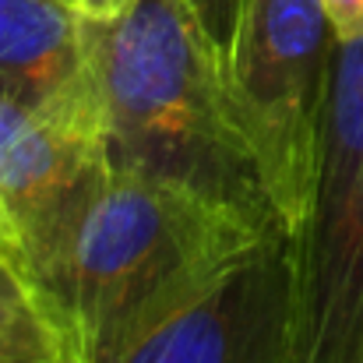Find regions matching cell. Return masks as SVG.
I'll return each mask as SVG.
<instances>
[{
	"label": "cell",
	"mask_w": 363,
	"mask_h": 363,
	"mask_svg": "<svg viewBox=\"0 0 363 363\" xmlns=\"http://www.w3.org/2000/svg\"><path fill=\"white\" fill-rule=\"evenodd\" d=\"M82 28L113 173L194 191L261 233L289 230L187 0H134L113 18L82 14Z\"/></svg>",
	"instance_id": "6da1fadb"
},
{
	"label": "cell",
	"mask_w": 363,
	"mask_h": 363,
	"mask_svg": "<svg viewBox=\"0 0 363 363\" xmlns=\"http://www.w3.org/2000/svg\"><path fill=\"white\" fill-rule=\"evenodd\" d=\"M268 237L194 191L113 173L46 314L82 363H123Z\"/></svg>",
	"instance_id": "7a4b0ae2"
},
{
	"label": "cell",
	"mask_w": 363,
	"mask_h": 363,
	"mask_svg": "<svg viewBox=\"0 0 363 363\" xmlns=\"http://www.w3.org/2000/svg\"><path fill=\"white\" fill-rule=\"evenodd\" d=\"M335 46L321 0H243L223 60L233 110L293 233L314 201Z\"/></svg>",
	"instance_id": "3957f363"
},
{
	"label": "cell",
	"mask_w": 363,
	"mask_h": 363,
	"mask_svg": "<svg viewBox=\"0 0 363 363\" xmlns=\"http://www.w3.org/2000/svg\"><path fill=\"white\" fill-rule=\"evenodd\" d=\"M300 254L303 363H363V39L335 46L321 166Z\"/></svg>",
	"instance_id": "277c9868"
},
{
	"label": "cell",
	"mask_w": 363,
	"mask_h": 363,
	"mask_svg": "<svg viewBox=\"0 0 363 363\" xmlns=\"http://www.w3.org/2000/svg\"><path fill=\"white\" fill-rule=\"evenodd\" d=\"M110 177L96 96L35 110L0 92V216L39 286L43 311Z\"/></svg>",
	"instance_id": "5b68a950"
},
{
	"label": "cell",
	"mask_w": 363,
	"mask_h": 363,
	"mask_svg": "<svg viewBox=\"0 0 363 363\" xmlns=\"http://www.w3.org/2000/svg\"><path fill=\"white\" fill-rule=\"evenodd\" d=\"M300 275V233H275L123 363H303Z\"/></svg>",
	"instance_id": "8992f818"
},
{
	"label": "cell",
	"mask_w": 363,
	"mask_h": 363,
	"mask_svg": "<svg viewBox=\"0 0 363 363\" xmlns=\"http://www.w3.org/2000/svg\"><path fill=\"white\" fill-rule=\"evenodd\" d=\"M0 92L35 110L96 96L74 4L0 0Z\"/></svg>",
	"instance_id": "52a82bcc"
},
{
	"label": "cell",
	"mask_w": 363,
	"mask_h": 363,
	"mask_svg": "<svg viewBox=\"0 0 363 363\" xmlns=\"http://www.w3.org/2000/svg\"><path fill=\"white\" fill-rule=\"evenodd\" d=\"M0 363H82L67 346L64 332L46 318L32 314L21 325L0 332Z\"/></svg>",
	"instance_id": "ba28073f"
},
{
	"label": "cell",
	"mask_w": 363,
	"mask_h": 363,
	"mask_svg": "<svg viewBox=\"0 0 363 363\" xmlns=\"http://www.w3.org/2000/svg\"><path fill=\"white\" fill-rule=\"evenodd\" d=\"M32 314H46L39 286H35L25 257L18 254V247L0 243V332L21 325Z\"/></svg>",
	"instance_id": "9c48e42d"
},
{
	"label": "cell",
	"mask_w": 363,
	"mask_h": 363,
	"mask_svg": "<svg viewBox=\"0 0 363 363\" xmlns=\"http://www.w3.org/2000/svg\"><path fill=\"white\" fill-rule=\"evenodd\" d=\"M191 11L198 14L201 28L208 32V39L216 43L219 57L226 60L230 53V43L237 35V25H240V14H243V0H187Z\"/></svg>",
	"instance_id": "30bf717a"
},
{
	"label": "cell",
	"mask_w": 363,
	"mask_h": 363,
	"mask_svg": "<svg viewBox=\"0 0 363 363\" xmlns=\"http://www.w3.org/2000/svg\"><path fill=\"white\" fill-rule=\"evenodd\" d=\"M321 7L339 43L363 39V0H321Z\"/></svg>",
	"instance_id": "8fae6325"
},
{
	"label": "cell",
	"mask_w": 363,
	"mask_h": 363,
	"mask_svg": "<svg viewBox=\"0 0 363 363\" xmlns=\"http://www.w3.org/2000/svg\"><path fill=\"white\" fill-rule=\"evenodd\" d=\"M127 4H134V0H78V11L85 18H113Z\"/></svg>",
	"instance_id": "7c38bea8"
},
{
	"label": "cell",
	"mask_w": 363,
	"mask_h": 363,
	"mask_svg": "<svg viewBox=\"0 0 363 363\" xmlns=\"http://www.w3.org/2000/svg\"><path fill=\"white\" fill-rule=\"evenodd\" d=\"M0 243H14L11 240V233H7V226H0Z\"/></svg>",
	"instance_id": "4fadbf2b"
},
{
	"label": "cell",
	"mask_w": 363,
	"mask_h": 363,
	"mask_svg": "<svg viewBox=\"0 0 363 363\" xmlns=\"http://www.w3.org/2000/svg\"><path fill=\"white\" fill-rule=\"evenodd\" d=\"M0 226H7V223H4V216H0ZM7 233H11V230H7ZM11 240H14V237H11Z\"/></svg>",
	"instance_id": "5bb4252c"
},
{
	"label": "cell",
	"mask_w": 363,
	"mask_h": 363,
	"mask_svg": "<svg viewBox=\"0 0 363 363\" xmlns=\"http://www.w3.org/2000/svg\"><path fill=\"white\" fill-rule=\"evenodd\" d=\"M67 4H74V7H78V0H67Z\"/></svg>",
	"instance_id": "9a60e30c"
}]
</instances>
